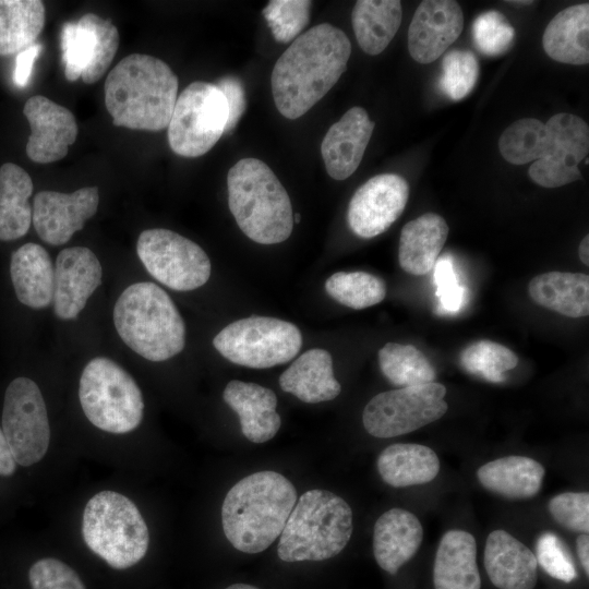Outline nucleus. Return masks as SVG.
<instances>
[{
    "label": "nucleus",
    "mask_w": 589,
    "mask_h": 589,
    "mask_svg": "<svg viewBox=\"0 0 589 589\" xmlns=\"http://www.w3.org/2000/svg\"><path fill=\"white\" fill-rule=\"evenodd\" d=\"M350 53L347 35L329 23L317 24L297 37L272 72L277 110L288 119L303 116L337 83Z\"/></svg>",
    "instance_id": "1"
},
{
    "label": "nucleus",
    "mask_w": 589,
    "mask_h": 589,
    "mask_svg": "<svg viewBox=\"0 0 589 589\" xmlns=\"http://www.w3.org/2000/svg\"><path fill=\"white\" fill-rule=\"evenodd\" d=\"M179 82L163 60L142 53L124 57L107 75L105 104L112 123L131 130L168 127Z\"/></svg>",
    "instance_id": "2"
},
{
    "label": "nucleus",
    "mask_w": 589,
    "mask_h": 589,
    "mask_svg": "<svg viewBox=\"0 0 589 589\" xmlns=\"http://www.w3.org/2000/svg\"><path fill=\"white\" fill-rule=\"evenodd\" d=\"M293 484L283 474L264 470L238 481L225 496L221 524L237 550L260 553L280 536L296 504Z\"/></svg>",
    "instance_id": "3"
},
{
    "label": "nucleus",
    "mask_w": 589,
    "mask_h": 589,
    "mask_svg": "<svg viewBox=\"0 0 589 589\" xmlns=\"http://www.w3.org/2000/svg\"><path fill=\"white\" fill-rule=\"evenodd\" d=\"M228 204L241 231L254 242L275 244L293 228L291 202L274 171L262 160L243 158L227 175Z\"/></svg>",
    "instance_id": "4"
},
{
    "label": "nucleus",
    "mask_w": 589,
    "mask_h": 589,
    "mask_svg": "<svg viewBox=\"0 0 589 589\" xmlns=\"http://www.w3.org/2000/svg\"><path fill=\"white\" fill-rule=\"evenodd\" d=\"M113 323L123 342L149 361L168 360L185 345V325L179 310L154 283L127 287L115 304Z\"/></svg>",
    "instance_id": "5"
},
{
    "label": "nucleus",
    "mask_w": 589,
    "mask_h": 589,
    "mask_svg": "<svg viewBox=\"0 0 589 589\" xmlns=\"http://www.w3.org/2000/svg\"><path fill=\"white\" fill-rule=\"evenodd\" d=\"M352 529V510L344 498L329 491L309 490L286 521L278 556L289 563L328 560L345 549Z\"/></svg>",
    "instance_id": "6"
},
{
    "label": "nucleus",
    "mask_w": 589,
    "mask_h": 589,
    "mask_svg": "<svg viewBox=\"0 0 589 589\" xmlns=\"http://www.w3.org/2000/svg\"><path fill=\"white\" fill-rule=\"evenodd\" d=\"M82 536L87 548L115 569L137 564L149 544L148 528L136 505L108 490L86 503Z\"/></svg>",
    "instance_id": "7"
},
{
    "label": "nucleus",
    "mask_w": 589,
    "mask_h": 589,
    "mask_svg": "<svg viewBox=\"0 0 589 589\" xmlns=\"http://www.w3.org/2000/svg\"><path fill=\"white\" fill-rule=\"evenodd\" d=\"M82 410L96 428L112 434L135 430L143 419L144 400L135 380L106 357L92 359L79 385Z\"/></svg>",
    "instance_id": "8"
},
{
    "label": "nucleus",
    "mask_w": 589,
    "mask_h": 589,
    "mask_svg": "<svg viewBox=\"0 0 589 589\" xmlns=\"http://www.w3.org/2000/svg\"><path fill=\"white\" fill-rule=\"evenodd\" d=\"M213 344L235 364L267 369L292 360L301 349L302 335L290 322L252 315L224 327Z\"/></svg>",
    "instance_id": "9"
},
{
    "label": "nucleus",
    "mask_w": 589,
    "mask_h": 589,
    "mask_svg": "<svg viewBox=\"0 0 589 589\" xmlns=\"http://www.w3.org/2000/svg\"><path fill=\"white\" fill-rule=\"evenodd\" d=\"M228 106L212 83L192 82L178 96L168 124L170 148L182 157L207 153L225 133Z\"/></svg>",
    "instance_id": "10"
},
{
    "label": "nucleus",
    "mask_w": 589,
    "mask_h": 589,
    "mask_svg": "<svg viewBox=\"0 0 589 589\" xmlns=\"http://www.w3.org/2000/svg\"><path fill=\"white\" fill-rule=\"evenodd\" d=\"M445 386L436 382L382 392L364 407V429L380 438L413 432L445 414Z\"/></svg>",
    "instance_id": "11"
},
{
    "label": "nucleus",
    "mask_w": 589,
    "mask_h": 589,
    "mask_svg": "<svg viewBox=\"0 0 589 589\" xmlns=\"http://www.w3.org/2000/svg\"><path fill=\"white\" fill-rule=\"evenodd\" d=\"M136 253L146 271L173 290H194L209 279L212 265L205 251L175 231L144 230L139 236Z\"/></svg>",
    "instance_id": "12"
},
{
    "label": "nucleus",
    "mask_w": 589,
    "mask_h": 589,
    "mask_svg": "<svg viewBox=\"0 0 589 589\" xmlns=\"http://www.w3.org/2000/svg\"><path fill=\"white\" fill-rule=\"evenodd\" d=\"M1 429L16 464L29 467L45 457L50 426L43 394L33 380L16 377L7 387Z\"/></svg>",
    "instance_id": "13"
},
{
    "label": "nucleus",
    "mask_w": 589,
    "mask_h": 589,
    "mask_svg": "<svg viewBox=\"0 0 589 589\" xmlns=\"http://www.w3.org/2000/svg\"><path fill=\"white\" fill-rule=\"evenodd\" d=\"M118 46L119 33L110 20L86 13L76 22L64 23L61 49L65 79L96 83L108 70Z\"/></svg>",
    "instance_id": "14"
},
{
    "label": "nucleus",
    "mask_w": 589,
    "mask_h": 589,
    "mask_svg": "<svg viewBox=\"0 0 589 589\" xmlns=\"http://www.w3.org/2000/svg\"><path fill=\"white\" fill-rule=\"evenodd\" d=\"M545 127L550 143L542 159L529 168L530 179L543 188H558L582 179L578 164L589 152V127L578 116L560 112Z\"/></svg>",
    "instance_id": "15"
},
{
    "label": "nucleus",
    "mask_w": 589,
    "mask_h": 589,
    "mask_svg": "<svg viewBox=\"0 0 589 589\" xmlns=\"http://www.w3.org/2000/svg\"><path fill=\"white\" fill-rule=\"evenodd\" d=\"M409 197L407 181L396 173L369 179L352 195L347 220L360 238H373L386 231L402 214Z\"/></svg>",
    "instance_id": "16"
},
{
    "label": "nucleus",
    "mask_w": 589,
    "mask_h": 589,
    "mask_svg": "<svg viewBox=\"0 0 589 589\" xmlns=\"http://www.w3.org/2000/svg\"><path fill=\"white\" fill-rule=\"evenodd\" d=\"M98 204L97 187L81 188L72 193L40 191L34 197L32 223L43 241L61 245L96 214Z\"/></svg>",
    "instance_id": "17"
},
{
    "label": "nucleus",
    "mask_w": 589,
    "mask_h": 589,
    "mask_svg": "<svg viewBox=\"0 0 589 589\" xmlns=\"http://www.w3.org/2000/svg\"><path fill=\"white\" fill-rule=\"evenodd\" d=\"M23 113L31 128L26 144L27 157L38 164L53 163L65 157L69 146L77 136L73 113L41 95L28 98Z\"/></svg>",
    "instance_id": "18"
},
{
    "label": "nucleus",
    "mask_w": 589,
    "mask_h": 589,
    "mask_svg": "<svg viewBox=\"0 0 589 589\" xmlns=\"http://www.w3.org/2000/svg\"><path fill=\"white\" fill-rule=\"evenodd\" d=\"M464 14L453 0H424L413 16L408 31V50L419 63H431L459 37Z\"/></svg>",
    "instance_id": "19"
},
{
    "label": "nucleus",
    "mask_w": 589,
    "mask_h": 589,
    "mask_svg": "<svg viewBox=\"0 0 589 589\" xmlns=\"http://www.w3.org/2000/svg\"><path fill=\"white\" fill-rule=\"evenodd\" d=\"M100 283L101 265L91 249H63L55 266V314L61 320L75 318Z\"/></svg>",
    "instance_id": "20"
},
{
    "label": "nucleus",
    "mask_w": 589,
    "mask_h": 589,
    "mask_svg": "<svg viewBox=\"0 0 589 589\" xmlns=\"http://www.w3.org/2000/svg\"><path fill=\"white\" fill-rule=\"evenodd\" d=\"M374 130V122L361 107H352L334 123L321 144V154L329 177L349 178L359 167Z\"/></svg>",
    "instance_id": "21"
},
{
    "label": "nucleus",
    "mask_w": 589,
    "mask_h": 589,
    "mask_svg": "<svg viewBox=\"0 0 589 589\" xmlns=\"http://www.w3.org/2000/svg\"><path fill=\"white\" fill-rule=\"evenodd\" d=\"M483 563L498 589H533L538 563L533 552L505 530L492 531L485 541Z\"/></svg>",
    "instance_id": "22"
},
{
    "label": "nucleus",
    "mask_w": 589,
    "mask_h": 589,
    "mask_svg": "<svg viewBox=\"0 0 589 589\" xmlns=\"http://www.w3.org/2000/svg\"><path fill=\"white\" fill-rule=\"evenodd\" d=\"M224 401L238 414L243 435L253 443L272 440L281 420L276 411L275 393L255 383L230 381L223 393Z\"/></svg>",
    "instance_id": "23"
},
{
    "label": "nucleus",
    "mask_w": 589,
    "mask_h": 589,
    "mask_svg": "<svg viewBox=\"0 0 589 589\" xmlns=\"http://www.w3.org/2000/svg\"><path fill=\"white\" fill-rule=\"evenodd\" d=\"M422 540L423 528L417 516L402 508H392L374 525L375 561L383 570L394 575L413 557Z\"/></svg>",
    "instance_id": "24"
},
{
    "label": "nucleus",
    "mask_w": 589,
    "mask_h": 589,
    "mask_svg": "<svg viewBox=\"0 0 589 589\" xmlns=\"http://www.w3.org/2000/svg\"><path fill=\"white\" fill-rule=\"evenodd\" d=\"M434 589H480L477 542L465 530L445 532L438 543L433 566Z\"/></svg>",
    "instance_id": "25"
},
{
    "label": "nucleus",
    "mask_w": 589,
    "mask_h": 589,
    "mask_svg": "<svg viewBox=\"0 0 589 589\" xmlns=\"http://www.w3.org/2000/svg\"><path fill=\"white\" fill-rule=\"evenodd\" d=\"M279 386L308 404L332 400L341 390L334 376L332 356L321 348L298 357L279 376Z\"/></svg>",
    "instance_id": "26"
},
{
    "label": "nucleus",
    "mask_w": 589,
    "mask_h": 589,
    "mask_svg": "<svg viewBox=\"0 0 589 589\" xmlns=\"http://www.w3.org/2000/svg\"><path fill=\"white\" fill-rule=\"evenodd\" d=\"M10 274L22 304L43 309L52 302L55 267L45 248L33 242L23 244L11 256Z\"/></svg>",
    "instance_id": "27"
},
{
    "label": "nucleus",
    "mask_w": 589,
    "mask_h": 589,
    "mask_svg": "<svg viewBox=\"0 0 589 589\" xmlns=\"http://www.w3.org/2000/svg\"><path fill=\"white\" fill-rule=\"evenodd\" d=\"M447 236V223L434 213H425L407 223L399 239L400 267L414 276L428 274L435 266Z\"/></svg>",
    "instance_id": "28"
},
{
    "label": "nucleus",
    "mask_w": 589,
    "mask_h": 589,
    "mask_svg": "<svg viewBox=\"0 0 589 589\" xmlns=\"http://www.w3.org/2000/svg\"><path fill=\"white\" fill-rule=\"evenodd\" d=\"M544 467L530 457L510 455L481 466L477 477L488 491L509 500H526L541 490Z\"/></svg>",
    "instance_id": "29"
},
{
    "label": "nucleus",
    "mask_w": 589,
    "mask_h": 589,
    "mask_svg": "<svg viewBox=\"0 0 589 589\" xmlns=\"http://www.w3.org/2000/svg\"><path fill=\"white\" fill-rule=\"evenodd\" d=\"M542 45L546 55L574 65L589 62V3L570 5L548 24Z\"/></svg>",
    "instance_id": "30"
},
{
    "label": "nucleus",
    "mask_w": 589,
    "mask_h": 589,
    "mask_svg": "<svg viewBox=\"0 0 589 589\" xmlns=\"http://www.w3.org/2000/svg\"><path fill=\"white\" fill-rule=\"evenodd\" d=\"M382 480L394 488L425 484L440 471V459L430 447L398 443L381 452L376 461Z\"/></svg>",
    "instance_id": "31"
},
{
    "label": "nucleus",
    "mask_w": 589,
    "mask_h": 589,
    "mask_svg": "<svg viewBox=\"0 0 589 589\" xmlns=\"http://www.w3.org/2000/svg\"><path fill=\"white\" fill-rule=\"evenodd\" d=\"M528 292L537 304L567 317L589 314V277L586 274L544 273L530 280Z\"/></svg>",
    "instance_id": "32"
},
{
    "label": "nucleus",
    "mask_w": 589,
    "mask_h": 589,
    "mask_svg": "<svg viewBox=\"0 0 589 589\" xmlns=\"http://www.w3.org/2000/svg\"><path fill=\"white\" fill-rule=\"evenodd\" d=\"M32 192V178L23 168L13 163L0 167V240H16L28 231Z\"/></svg>",
    "instance_id": "33"
},
{
    "label": "nucleus",
    "mask_w": 589,
    "mask_h": 589,
    "mask_svg": "<svg viewBox=\"0 0 589 589\" xmlns=\"http://www.w3.org/2000/svg\"><path fill=\"white\" fill-rule=\"evenodd\" d=\"M401 16V2L398 0L357 1L351 22L361 49L371 56L381 53L396 35Z\"/></svg>",
    "instance_id": "34"
},
{
    "label": "nucleus",
    "mask_w": 589,
    "mask_h": 589,
    "mask_svg": "<svg viewBox=\"0 0 589 589\" xmlns=\"http://www.w3.org/2000/svg\"><path fill=\"white\" fill-rule=\"evenodd\" d=\"M46 21L39 0H0V56L17 55L35 44Z\"/></svg>",
    "instance_id": "35"
},
{
    "label": "nucleus",
    "mask_w": 589,
    "mask_h": 589,
    "mask_svg": "<svg viewBox=\"0 0 589 589\" xmlns=\"http://www.w3.org/2000/svg\"><path fill=\"white\" fill-rule=\"evenodd\" d=\"M383 375L400 387L434 382L436 372L428 358L412 345L387 342L378 350Z\"/></svg>",
    "instance_id": "36"
},
{
    "label": "nucleus",
    "mask_w": 589,
    "mask_h": 589,
    "mask_svg": "<svg viewBox=\"0 0 589 589\" xmlns=\"http://www.w3.org/2000/svg\"><path fill=\"white\" fill-rule=\"evenodd\" d=\"M550 143L545 123L534 118H522L507 127L498 139V149L513 165L542 159Z\"/></svg>",
    "instance_id": "37"
},
{
    "label": "nucleus",
    "mask_w": 589,
    "mask_h": 589,
    "mask_svg": "<svg viewBox=\"0 0 589 589\" xmlns=\"http://www.w3.org/2000/svg\"><path fill=\"white\" fill-rule=\"evenodd\" d=\"M325 290L334 300L354 310L375 305L386 296L385 281L366 272H337L326 279Z\"/></svg>",
    "instance_id": "38"
},
{
    "label": "nucleus",
    "mask_w": 589,
    "mask_h": 589,
    "mask_svg": "<svg viewBox=\"0 0 589 589\" xmlns=\"http://www.w3.org/2000/svg\"><path fill=\"white\" fill-rule=\"evenodd\" d=\"M460 364L472 375L491 383H501L506 378L505 372L517 366L518 357L502 344L481 339L462 350Z\"/></svg>",
    "instance_id": "39"
},
{
    "label": "nucleus",
    "mask_w": 589,
    "mask_h": 589,
    "mask_svg": "<svg viewBox=\"0 0 589 589\" xmlns=\"http://www.w3.org/2000/svg\"><path fill=\"white\" fill-rule=\"evenodd\" d=\"M479 77V63L468 50H450L442 60L440 87L453 100L465 98L473 89Z\"/></svg>",
    "instance_id": "40"
},
{
    "label": "nucleus",
    "mask_w": 589,
    "mask_h": 589,
    "mask_svg": "<svg viewBox=\"0 0 589 589\" xmlns=\"http://www.w3.org/2000/svg\"><path fill=\"white\" fill-rule=\"evenodd\" d=\"M311 5L309 0H273L262 13L274 38L286 44L294 39L309 23Z\"/></svg>",
    "instance_id": "41"
},
{
    "label": "nucleus",
    "mask_w": 589,
    "mask_h": 589,
    "mask_svg": "<svg viewBox=\"0 0 589 589\" xmlns=\"http://www.w3.org/2000/svg\"><path fill=\"white\" fill-rule=\"evenodd\" d=\"M472 38L483 55L497 57L507 52L515 40V29L498 11L479 14L472 24Z\"/></svg>",
    "instance_id": "42"
},
{
    "label": "nucleus",
    "mask_w": 589,
    "mask_h": 589,
    "mask_svg": "<svg viewBox=\"0 0 589 589\" xmlns=\"http://www.w3.org/2000/svg\"><path fill=\"white\" fill-rule=\"evenodd\" d=\"M536 558L538 565L557 580L570 582L578 576L572 556L555 533L544 532L539 537Z\"/></svg>",
    "instance_id": "43"
},
{
    "label": "nucleus",
    "mask_w": 589,
    "mask_h": 589,
    "mask_svg": "<svg viewBox=\"0 0 589 589\" xmlns=\"http://www.w3.org/2000/svg\"><path fill=\"white\" fill-rule=\"evenodd\" d=\"M552 518L563 528L588 533L589 493L565 492L552 497L548 505Z\"/></svg>",
    "instance_id": "44"
},
{
    "label": "nucleus",
    "mask_w": 589,
    "mask_h": 589,
    "mask_svg": "<svg viewBox=\"0 0 589 589\" xmlns=\"http://www.w3.org/2000/svg\"><path fill=\"white\" fill-rule=\"evenodd\" d=\"M32 589H86L79 574L53 557L36 561L28 570Z\"/></svg>",
    "instance_id": "45"
},
{
    "label": "nucleus",
    "mask_w": 589,
    "mask_h": 589,
    "mask_svg": "<svg viewBox=\"0 0 589 589\" xmlns=\"http://www.w3.org/2000/svg\"><path fill=\"white\" fill-rule=\"evenodd\" d=\"M215 85L224 94L228 106V120L225 133L232 131L244 113L247 100L242 82L233 75L220 77Z\"/></svg>",
    "instance_id": "46"
},
{
    "label": "nucleus",
    "mask_w": 589,
    "mask_h": 589,
    "mask_svg": "<svg viewBox=\"0 0 589 589\" xmlns=\"http://www.w3.org/2000/svg\"><path fill=\"white\" fill-rule=\"evenodd\" d=\"M453 276L450 264L442 261L437 265L436 272L437 294L441 298L443 308L448 311L457 310L460 306L462 297V290L457 286Z\"/></svg>",
    "instance_id": "47"
},
{
    "label": "nucleus",
    "mask_w": 589,
    "mask_h": 589,
    "mask_svg": "<svg viewBox=\"0 0 589 589\" xmlns=\"http://www.w3.org/2000/svg\"><path fill=\"white\" fill-rule=\"evenodd\" d=\"M41 49V45L35 43L27 49L16 55L13 80L17 86L24 87L28 84L34 62Z\"/></svg>",
    "instance_id": "48"
},
{
    "label": "nucleus",
    "mask_w": 589,
    "mask_h": 589,
    "mask_svg": "<svg viewBox=\"0 0 589 589\" xmlns=\"http://www.w3.org/2000/svg\"><path fill=\"white\" fill-rule=\"evenodd\" d=\"M16 470V461L0 428V476H12Z\"/></svg>",
    "instance_id": "49"
},
{
    "label": "nucleus",
    "mask_w": 589,
    "mask_h": 589,
    "mask_svg": "<svg viewBox=\"0 0 589 589\" xmlns=\"http://www.w3.org/2000/svg\"><path fill=\"white\" fill-rule=\"evenodd\" d=\"M576 550L579 562L585 569V573L589 574V536L588 533H581L576 540Z\"/></svg>",
    "instance_id": "50"
},
{
    "label": "nucleus",
    "mask_w": 589,
    "mask_h": 589,
    "mask_svg": "<svg viewBox=\"0 0 589 589\" xmlns=\"http://www.w3.org/2000/svg\"><path fill=\"white\" fill-rule=\"evenodd\" d=\"M578 255L580 261L586 266L589 265V235H586L585 238L580 241L578 247Z\"/></svg>",
    "instance_id": "51"
},
{
    "label": "nucleus",
    "mask_w": 589,
    "mask_h": 589,
    "mask_svg": "<svg viewBox=\"0 0 589 589\" xmlns=\"http://www.w3.org/2000/svg\"><path fill=\"white\" fill-rule=\"evenodd\" d=\"M225 589H259L252 585H248V584H233Z\"/></svg>",
    "instance_id": "52"
},
{
    "label": "nucleus",
    "mask_w": 589,
    "mask_h": 589,
    "mask_svg": "<svg viewBox=\"0 0 589 589\" xmlns=\"http://www.w3.org/2000/svg\"><path fill=\"white\" fill-rule=\"evenodd\" d=\"M507 3L514 4V5H528L532 4L533 1H506Z\"/></svg>",
    "instance_id": "53"
},
{
    "label": "nucleus",
    "mask_w": 589,
    "mask_h": 589,
    "mask_svg": "<svg viewBox=\"0 0 589 589\" xmlns=\"http://www.w3.org/2000/svg\"><path fill=\"white\" fill-rule=\"evenodd\" d=\"M300 219H301L300 214H299V213H294V214H293V223H297V224H298V223L300 221Z\"/></svg>",
    "instance_id": "54"
}]
</instances>
